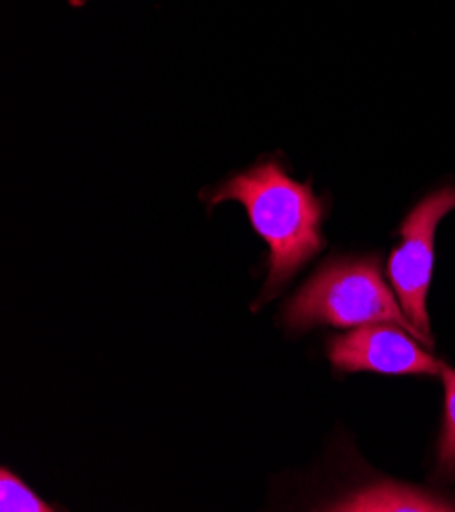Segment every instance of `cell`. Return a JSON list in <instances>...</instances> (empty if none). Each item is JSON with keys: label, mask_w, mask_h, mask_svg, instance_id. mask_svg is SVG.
Instances as JSON below:
<instances>
[{"label": "cell", "mask_w": 455, "mask_h": 512, "mask_svg": "<svg viewBox=\"0 0 455 512\" xmlns=\"http://www.w3.org/2000/svg\"><path fill=\"white\" fill-rule=\"evenodd\" d=\"M223 200L241 202L256 233L270 247L264 298L280 290L325 245L321 198L315 196L311 184L292 180L276 160L239 172L209 192L211 207Z\"/></svg>", "instance_id": "6da1fadb"}, {"label": "cell", "mask_w": 455, "mask_h": 512, "mask_svg": "<svg viewBox=\"0 0 455 512\" xmlns=\"http://www.w3.org/2000/svg\"><path fill=\"white\" fill-rule=\"evenodd\" d=\"M286 325L305 331L315 325L362 327L396 323L421 339L380 276L376 260H331L286 304Z\"/></svg>", "instance_id": "7a4b0ae2"}, {"label": "cell", "mask_w": 455, "mask_h": 512, "mask_svg": "<svg viewBox=\"0 0 455 512\" xmlns=\"http://www.w3.org/2000/svg\"><path fill=\"white\" fill-rule=\"evenodd\" d=\"M455 209V186H443L425 196L400 227L402 243L388 260V276L396 290L404 315L419 331L425 345H433L429 335L427 292L433 272L435 233L441 219Z\"/></svg>", "instance_id": "3957f363"}, {"label": "cell", "mask_w": 455, "mask_h": 512, "mask_svg": "<svg viewBox=\"0 0 455 512\" xmlns=\"http://www.w3.org/2000/svg\"><path fill=\"white\" fill-rule=\"evenodd\" d=\"M329 360L341 372H378V374H427L441 372V362L425 353L402 327L362 325L347 335L333 337Z\"/></svg>", "instance_id": "277c9868"}, {"label": "cell", "mask_w": 455, "mask_h": 512, "mask_svg": "<svg viewBox=\"0 0 455 512\" xmlns=\"http://www.w3.org/2000/svg\"><path fill=\"white\" fill-rule=\"evenodd\" d=\"M331 510H455V506L451 508V502L423 490L419 492L407 486L382 484L358 494H349L335 502Z\"/></svg>", "instance_id": "5b68a950"}, {"label": "cell", "mask_w": 455, "mask_h": 512, "mask_svg": "<svg viewBox=\"0 0 455 512\" xmlns=\"http://www.w3.org/2000/svg\"><path fill=\"white\" fill-rule=\"evenodd\" d=\"M445 382V425L439 443V468L447 476H455V370L441 364Z\"/></svg>", "instance_id": "8992f818"}, {"label": "cell", "mask_w": 455, "mask_h": 512, "mask_svg": "<svg viewBox=\"0 0 455 512\" xmlns=\"http://www.w3.org/2000/svg\"><path fill=\"white\" fill-rule=\"evenodd\" d=\"M0 510L3 512H49L54 510L47 502L35 496V492L25 486L9 470L0 472Z\"/></svg>", "instance_id": "52a82bcc"}, {"label": "cell", "mask_w": 455, "mask_h": 512, "mask_svg": "<svg viewBox=\"0 0 455 512\" xmlns=\"http://www.w3.org/2000/svg\"><path fill=\"white\" fill-rule=\"evenodd\" d=\"M68 3H70V7L80 9V7H84V5H86V0H68Z\"/></svg>", "instance_id": "ba28073f"}]
</instances>
